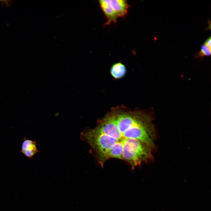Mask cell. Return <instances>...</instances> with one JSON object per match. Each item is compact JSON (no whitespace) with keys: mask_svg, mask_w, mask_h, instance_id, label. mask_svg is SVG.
Instances as JSON below:
<instances>
[{"mask_svg":"<svg viewBox=\"0 0 211 211\" xmlns=\"http://www.w3.org/2000/svg\"><path fill=\"white\" fill-rule=\"evenodd\" d=\"M152 110H131L123 106L112 108L96 126L81 133L91 152L103 166L111 158L123 160L132 169L153 159L156 132Z\"/></svg>","mask_w":211,"mask_h":211,"instance_id":"6da1fadb","label":"cell"},{"mask_svg":"<svg viewBox=\"0 0 211 211\" xmlns=\"http://www.w3.org/2000/svg\"><path fill=\"white\" fill-rule=\"evenodd\" d=\"M99 3L107 20V24H108L111 22L115 23L118 17L106 0H99Z\"/></svg>","mask_w":211,"mask_h":211,"instance_id":"277c9868","label":"cell"},{"mask_svg":"<svg viewBox=\"0 0 211 211\" xmlns=\"http://www.w3.org/2000/svg\"><path fill=\"white\" fill-rule=\"evenodd\" d=\"M115 11L118 17H122L127 14L129 5L126 0H106Z\"/></svg>","mask_w":211,"mask_h":211,"instance_id":"3957f363","label":"cell"},{"mask_svg":"<svg viewBox=\"0 0 211 211\" xmlns=\"http://www.w3.org/2000/svg\"><path fill=\"white\" fill-rule=\"evenodd\" d=\"M211 55V47L209 46L205 42L201 45L200 50L197 54L196 57H202L205 56H210Z\"/></svg>","mask_w":211,"mask_h":211,"instance_id":"8992f818","label":"cell"},{"mask_svg":"<svg viewBox=\"0 0 211 211\" xmlns=\"http://www.w3.org/2000/svg\"><path fill=\"white\" fill-rule=\"evenodd\" d=\"M39 152L37 147L36 140L28 139L25 136L23 139L20 152L30 160L33 158L35 155Z\"/></svg>","mask_w":211,"mask_h":211,"instance_id":"7a4b0ae2","label":"cell"},{"mask_svg":"<svg viewBox=\"0 0 211 211\" xmlns=\"http://www.w3.org/2000/svg\"><path fill=\"white\" fill-rule=\"evenodd\" d=\"M126 73L125 66L120 62L115 63L111 66L110 73L113 77L118 79L123 77Z\"/></svg>","mask_w":211,"mask_h":211,"instance_id":"5b68a950","label":"cell"}]
</instances>
